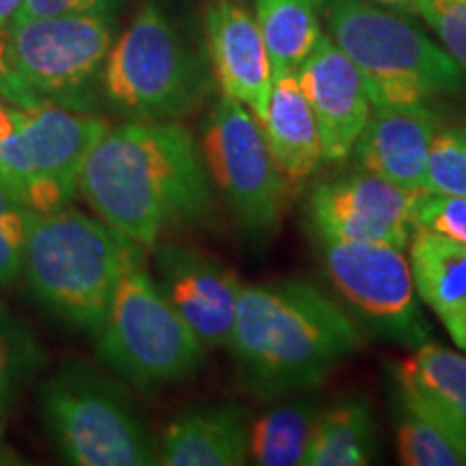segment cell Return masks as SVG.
<instances>
[{
    "mask_svg": "<svg viewBox=\"0 0 466 466\" xmlns=\"http://www.w3.org/2000/svg\"><path fill=\"white\" fill-rule=\"evenodd\" d=\"M165 466H240L248 462V425L238 406H203L167 425L156 445Z\"/></svg>",
    "mask_w": 466,
    "mask_h": 466,
    "instance_id": "obj_18",
    "label": "cell"
},
{
    "mask_svg": "<svg viewBox=\"0 0 466 466\" xmlns=\"http://www.w3.org/2000/svg\"><path fill=\"white\" fill-rule=\"evenodd\" d=\"M466 78V0H421L415 11Z\"/></svg>",
    "mask_w": 466,
    "mask_h": 466,
    "instance_id": "obj_29",
    "label": "cell"
},
{
    "mask_svg": "<svg viewBox=\"0 0 466 466\" xmlns=\"http://www.w3.org/2000/svg\"><path fill=\"white\" fill-rule=\"evenodd\" d=\"M268 149L285 182H305L322 162V143L316 115L294 74L272 83L264 124Z\"/></svg>",
    "mask_w": 466,
    "mask_h": 466,
    "instance_id": "obj_20",
    "label": "cell"
},
{
    "mask_svg": "<svg viewBox=\"0 0 466 466\" xmlns=\"http://www.w3.org/2000/svg\"><path fill=\"white\" fill-rule=\"evenodd\" d=\"M22 7H25V0H0V39L15 25Z\"/></svg>",
    "mask_w": 466,
    "mask_h": 466,
    "instance_id": "obj_31",
    "label": "cell"
},
{
    "mask_svg": "<svg viewBox=\"0 0 466 466\" xmlns=\"http://www.w3.org/2000/svg\"><path fill=\"white\" fill-rule=\"evenodd\" d=\"M141 258L145 248L96 214L63 206L33 217L20 275L50 316L97 333L121 277Z\"/></svg>",
    "mask_w": 466,
    "mask_h": 466,
    "instance_id": "obj_3",
    "label": "cell"
},
{
    "mask_svg": "<svg viewBox=\"0 0 466 466\" xmlns=\"http://www.w3.org/2000/svg\"><path fill=\"white\" fill-rule=\"evenodd\" d=\"M319 244L326 275L354 316L398 346L412 350L430 341L404 250L365 242Z\"/></svg>",
    "mask_w": 466,
    "mask_h": 466,
    "instance_id": "obj_11",
    "label": "cell"
},
{
    "mask_svg": "<svg viewBox=\"0 0 466 466\" xmlns=\"http://www.w3.org/2000/svg\"><path fill=\"white\" fill-rule=\"evenodd\" d=\"M42 363L44 352L31 330L0 311V439L7 430L17 395Z\"/></svg>",
    "mask_w": 466,
    "mask_h": 466,
    "instance_id": "obj_24",
    "label": "cell"
},
{
    "mask_svg": "<svg viewBox=\"0 0 466 466\" xmlns=\"http://www.w3.org/2000/svg\"><path fill=\"white\" fill-rule=\"evenodd\" d=\"M52 445L74 466H147L156 442L130 395L86 363H66L39 387Z\"/></svg>",
    "mask_w": 466,
    "mask_h": 466,
    "instance_id": "obj_7",
    "label": "cell"
},
{
    "mask_svg": "<svg viewBox=\"0 0 466 466\" xmlns=\"http://www.w3.org/2000/svg\"><path fill=\"white\" fill-rule=\"evenodd\" d=\"M156 283L206 348H229L242 281L236 272L199 248L158 242Z\"/></svg>",
    "mask_w": 466,
    "mask_h": 466,
    "instance_id": "obj_13",
    "label": "cell"
},
{
    "mask_svg": "<svg viewBox=\"0 0 466 466\" xmlns=\"http://www.w3.org/2000/svg\"><path fill=\"white\" fill-rule=\"evenodd\" d=\"M294 76L316 115L322 162L350 158L374 108L363 74L324 31Z\"/></svg>",
    "mask_w": 466,
    "mask_h": 466,
    "instance_id": "obj_14",
    "label": "cell"
},
{
    "mask_svg": "<svg viewBox=\"0 0 466 466\" xmlns=\"http://www.w3.org/2000/svg\"><path fill=\"white\" fill-rule=\"evenodd\" d=\"M108 127L91 110L56 104L15 108L14 127L0 138V179L33 214L69 206L86 158Z\"/></svg>",
    "mask_w": 466,
    "mask_h": 466,
    "instance_id": "obj_9",
    "label": "cell"
},
{
    "mask_svg": "<svg viewBox=\"0 0 466 466\" xmlns=\"http://www.w3.org/2000/svg\"><path fill=\"white\" fill-rule=\"evenodd\" d=\"M206 31L209 66L223 96L264 124L275 76L255 15L233 0H217L208 9Z\"/></svg>",
    "mask_w": 466,
    "mask_h": 466,
    "instance_id": "obj_15",
    "label": "cell"
},
{
    "mask_svg": "<svg viewBox=\"0 0 466 466\" xmlns=\"http://www.w3.org/2000/svg\"><path fill=\"white\" fill-rule=\"evenodd\" d=\"M326 33L363 74L371 106H410L458 96L466 78L442 46L371 0H318Z\"/></svg>",
    "mask_w": 466,
    "mask_h": 466,
    "instance_id": "obj_4",
    "label": "cell"
},
{
    "mask_svg": "<svg viewBox=\"0 0 466 466\" xmlns=\"http://www.w3.org/2000/svg\"><path fill=\"white\" fill-rule=\"evenodd\" d=\"M423 190L466 199V137L458 126L436 127L425 165Z\"/></svg>",
    "mask_w": 466,
    "mask_h": 466,
    "instance_id": "obj_26",
    "label": "cell"
},
{
    "mask_svg": "<svg viewBox=\"0 0 466 466\" xmlns=\"http://www.w3.org/2000/svg\"><path fill=\"white\" fill-rule=\"evenodd\" d=\"M408 261L417 296L432 309L453 343L466 350V244L415 227Z\"/></svg>",
    "mask_w": 466,
    "mask_h": 466,
    "instance_id": "obj_19",
    "label": "cell"
},
{
    "mask_svg": "<svg viewBox=\"0 0 466 466\" xmlns=\"http://www.w3.org/2000/svg\"><path fill=\"white\" fill-rule=\"evenodd\" d=\"M439 124L428 104L374 106L352 149L359 168L419 195L423 192L430 143Z\"/></svg>",
    "mask_w": 466,
    "mask_h": 466,
    "instance_id": "obj_16",
    "label": "cell"
},
{
    "mask_svg": "<svg viewBox=\"0 0 466 466\" xmlns=\"http://www.w3.org/2000/svg\"><path fill=\"white\" fill-rule=\"evenodd\" d=\"M124 0H25L15 22L46 15H116Z\"/></svg>",
    "mask_w": 466,
    "mask_h": 466,
    "instance_id": "obj_30",
    "label": "cell"
},
{
    "mask_svg": "<svg viewBox=\"0 0 466 466\" xmlns=\"http://www.w3.org/2000/svg\"><path fill=\"white\" fill-rule=\"evenodd\" d=\"M371 3L382 5V7L387 9L400 11V14H415L421 0H371Z\"/></svg>",
    "mask_w": 466,
    "mask_h": 466,
    "instance_id": "obj_32",
    "label": "cell"
},
{
    "mask_svg": "<svg viewBox=\"0 0 466 466\" xmlns=\"http://www.w3.org/2000/svg\"><path fill=\"white\" fill-rule=\"evenodd\" d=\"M412 227L441 233L466 244V199L464 197L419 192L412 199Z\"/></svg>",
    "mask_w": 466,
    "mask_h": 466,
    "instance_id": "obj_28",
    "label": "cell"
},
{
    "mask_svg": "<svg viewBox=\"0 0 466 466\" xmlns=\"http://www.w3.org/2000/svg\"><path fill=\"white\" fill-rule=\"evenodd\" d=\"M33 217L31 209L0 179V288H7L20 277Z\"/></svg>",
    "mask_w": 466,
    "mask_h": 466,
    "instance_id": "obj_27",
    "label": "cell"
},
{
    "mask_svg": "<svg viewBox=\"0 0 466 466\" xmlns=\"http://www.w3.org/2000/svg\"><path fill=\"white\" fill-rule=\"evenodd\" d=\"M415 195L360 168L326 179L307 201V220L319 242H365L408 248Z\"/></svg>",
    "mask_w": 466,
    "mask_h": 466,
    "instance_id": "obj_12",
    "label": "cell"
},
{
    "mask_svg": "<svg viewBox=\"0 0 466 466\" xmlns=\"http://www.w3.org/2000/svg\"><path fill=\"white\" fill-rule=\"evenodd\" d=\"M14 113L15 108L9 106V104L0 97V138L7 137L11 127H14Z\"/></svg>",
    "mask_w": 466,
    "mask_h": 466,
    "instance_id": "obj_33",
    "label": "cell"
},
{
    "mask_svg": "<svg viewBox=\"0 0 466 466\" xmlns=\"http://www.w3.org/2000/svg\"><path fill=\"white\" fill-rule=\"evenodd\" d=\"M395 445L401 464L406 466H462L466 451L436 425L401 406L395 430Z\"/></svg>",
    "mask_w": 466,
    "mask_h": 466,
    "instance_id": "obj_25",
    "label": "cell"
},
{
    "mask_svg": "<svg viewBox=\"0 0 466 466\" xmlns=\"http://www.w3.org/2000/svg\"><path fill=\"white\" fill-rule=\"evenodd\" d=\"M255 22L275 78L296 74L324 33L318 0H255Z\"/></svg>",
    "mask_w": 466,
    "mask_h": 466,
    "instance_id": "obj_22",
    "label": "cell"
},
{
    "mask_svg": "<svg viewBox=\"0 0 466 466\" xmlns=\"http://www.w3.org/2000/svg\"><path fill=\"white\" fill-rule=\"evenodd\" d=\"M360 346L359 324L322 289L305 281L242 283L229 350L255 398L316 387Z\"/></svg>",
    "mask_w": 466,
    "mask_h": 466,
    "instance_id": "obj_2",
    "label": "cell"
},
{
    "mask_svg": "<svg viewBox=\"0 0 466 466\" xmlns=\"http://www.w3.org/2000/svg\"><path fill=\"white\" fill-rule=\"evenodd\" d=\"M318 398H296L270 408L248 428V460L259 466H296L319 419Z\"/></svg>",
    "mask_w": 466,
    "mask_h": 466,
    "instance_id": "obj_23",
    "label": "cell"
},
{
    "mask_svg": "<svg viewBox=\"0 0 466 466\" xmlns=\"http://www.w3.org/2000/svg\"><path fill=\"white\" fill-rule=\"evenodd\" d=\"M78 195L116 233L151 250L168 229L217 217L199 143L179 121L127 119L86 158Z\"/></svg>",
    "mask_w": 466,
    "mask_h": 466,
    "instance_id": "obj_1",
    "label": "cell"
},
{
    "mask_svg": "<svg viewBox=\"0 0 466 466\" xmlns=\"http://www.w3.org/2000/svg\"><path fill=\"white\" fill-rule=\"evenodd\" d=\"M201 158L214 190L229 206L244 236H270L281 223L285 179L275 167L264 130L247 106L220 97L201 127Z\"/></svg>",
    "mask_w": 466,
    "mask_h": 466,
    "instance_id": "obj_10",
    "label": "cell"
},
{
    "mask_svg": "<svg viewBox=\"0 0 466 466\" xmlns=\"http://www.w3.org/2000/svg\"><path fill=\"white\" fill-rule=\"evenodd\" d=\"M400 406L423 417L466 451V357L425 341L393 365Z\"/></svg>",
    "mask_w": 466,
    "mask_h": 466,
    "instance_id": "obj_17",
    "label": "cell"
},
{
    "mask_svg": "<svg viewBox=\"0 0 466 466\" xmlns=\"http://www.w3.org/2000/svg\"><path fill=\"white\" fill-rule=\"evenodd\" d=\"M460 127V130H462L464 132V137H466V115H464V119H462V124H460L458 126Z\"/></svg>",
    "mask_w": 466,
    "mask_h": 466,
    "instance_id": "obj_34",
    "label": "cell"
},
{
    "mask_svg": "<svg viewBox=\"0 0 466 466\" xmlns=\"http://www.w3.org/2000/svg\"><path fill=\"white\" fill-rule=\"evenodd\" d=\"M100 86L127 119L177 121L206 102L212 69L158 0H147L110 46Z\"/></svg>",
    "mask_w": 466,
    "mask_h": 466,
    "instance_id": "obj_5",
    "label": "cell"
},
{
    "mask_svg": "<svg viewBox=\"0 0 466 466\" xmlns=\"http://www.w3.org/2000/svg\"><path fill=\"white\" fill-rule=\"evenodd\" d=\"M96 337L100 363L141 389L186 380L208 350L162 294L145 258L127 266Z\"/></svg>",
    "mask_w": 466,
    "mask_h": 466,
    "instance_id": "obj_8",
    "label": "cell"
},
{
    "mask_svg": "<svg viewBox=\"0 0 466 466\" xmlns=\"http://www.w3.org/2000/svg\"><path fill=\"white\" fill-rule=\"evenodd\" d=\"M116 15L20 20L0 39V97L15 108L42 104L93 110V86L115 42Z\"/></svg>",
    "mask_w": 466,
    "mask_h": 466,
    "instance_id": "obj_6",
    "label": "cell"
},
{
    "mask_svg": "<svg viewBox=\"0 0 466 466\" xmlns=\"http://www.w3.org/2000/svg\"><path fill=\"white\" fill-rule=\"evenodd\" d=\"M376 456V419L365 398H346L319 412L307 466H363Z\"/></svg>",
    "mask_w": 466,
    "mask_h": 466,
    "instance_id": "obj_21",
    "label": "cell"
}]
</instances>
